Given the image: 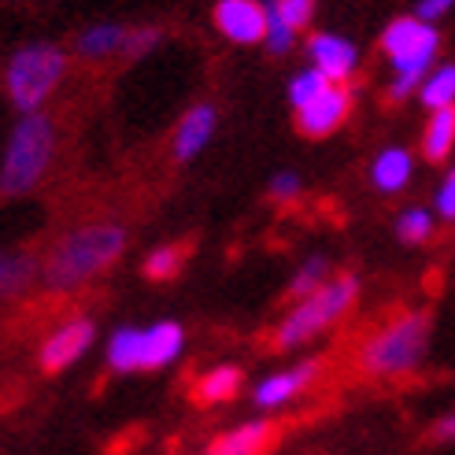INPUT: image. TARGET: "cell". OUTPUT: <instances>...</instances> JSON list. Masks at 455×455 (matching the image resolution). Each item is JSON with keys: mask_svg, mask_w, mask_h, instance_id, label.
I'll list each match as a JSON object with an SVG mask.
<instances>
[{"mask_svg": "<svg viewBox=\"0 0 455 455\" xmlns=\"http://www.w3.org/2000/svg\"><path fill=\"white\" fill-rule=\"evenodd\" d=\"M215 126H219V111H215V104H193L186 116L178 119V126H174L171 156L178 159V164H193V159L212 145Z\"/></svg>", "mask_w": 455, "mask_h": 455, "instance_id": "13", "label": "cell"}, {"mask_svg": "<svg viewBox=\"0 0 455 455\" xmlns=\"http://www.w3.org/2000/svg\"><path fill=\"white\" fill-rule=\"evenodd\" d=\"M186 352V330L174 318H156L148 326H116L104 345V359L116 374L164 371Z\"/></svg>", "mask_w": 455, "mask_h": 455, "instance_id": "5", "label": "cell"}, {"mask_svg": "<svg viewBox=\"0 0 455 455\" xmlns=\"http://www.w3.org/2000/svg\"><path fill=\"white\" fill-rule=\"evenodd\" d=\"M278 441V426L270 419H248L212 437L208 455H267Z\"/></svg>", "mask_w": 455, "mask_h": 455, "instance_id": "14", "label": "cell"}, {"mask_svg": "<svg viewBox=\"0 0 455 455\" xmlns=\"http://www.w3.org/2000/svg\"><path fill=\"white\" fill-rule=\"evenodd\" d=\"M326 85H330V78L323 71H315V67H304V71H297V75L289 78V104H292V111H300L304 104H311Z\"/></svg>", "mask_w": 455, "mask_h": 455, "instance_id": "24", "label": "cell"}, {"mask_svg": "<svg viewBox=\"0 0 455 455\" xmlns=\"http://www.w3.org/2000/svg\"><path fill=\"white\" fill-rule=\"evenodd\" d=\"M97 340V323L85 315H71L63 318L60 326H52L49 333H44L41 348H37V367L44 374H63L71 371L75 363H82V355L93 348Z\"/></svg>", "mask_w": 455, "mask_h": 455, "instance_id": "8", "label": "cell"}, {"mask_svg": "<svg viewBox=\"0 0 455 455\" xmlns=\"http://www.w3.org/2000/svg\"><path fill=\"white\" fill-rule=\"evenodd\" d=\"M437 222H441V219L434 215V208H422V204H411V208H403V212L396 215L393 234H396V241H400V244H407V248H422V244L434 241Z\"/></svg>", "mask_w": 455, "mask_h": 455, "instance_id": "20", "label": "cell"}, {"mask_svg": "<svg viewBox=\"0 0 455 455\" xmlns=\"http://www.w3.org/2000/svg\"><path fill=\"white\" fill-rule=\"evenodd\" d=\"M215 27L234 44H263L267 41V4H259V0H219Z\"/></svg>", "mask_w": 455, "mask_h": 455, "instance_id": "11", "label": "cell"}, {"mask_svg": "<svg viewBox=\"0 0 455 455\" xmlns=\"http://www.w3.org/2000/svg\"><path fill=\"white\" fill-rule=\"evenodd\" d=\"M34 282H41V263L34 256H27V252L0 248V300L22 297Z\"/></svg>", "mask_w": 455, "mask_h": 455, "instance_id": "17", "label": "cell"}, {"mask_svg": "<svg viewBox=\"0 0 455 455\" xmlns=\"http://www.w3.org/2000/svg\"><path fill=\"white\" fill-rule=\"evenodd\" d=\"M244 389V371L237 363H219V367L204 371L193 381V403L200 407H219V403H230L237 400V393Z\"/></svg>", "mask_w": 455, "mask_h": 455, "instance_id": "16", "label": "cell"}, {"mask_svg": "<svg viewBox=\"0 0 455 455\" xmlns=\"http://www.w3.org/2000/svg\"><path fill=\"white\" fill-rule=\"evenodd\" d=\"M348 116H352V89L330 82L311 104L297 111V130L304 138H330V133H337L348 123Z\"/></svg>", "mask_w": 455, "mask_h": 455, "instance_id": "10", "label": "cell"}, {"mask_svg": "<svg viewBox=\"0 0 455 455\" xmlns=\"http://www.w3.org/2000/svg\"><path fill=\"white\" fill-rule=\"evenodd\" d=\"M181 263H186V248L181 244H156L141 259V275L148 282H171V278H178Z\"/></svg>", "mask_w": 455, "mask_h": 455, "instance_id": "23", "label": "cell"}, {"mask_svg": "<svg viewBox=\"0 0 455 455\" xmlns=\"http://www.w3.org/2000/svg\"><path fill=\"white\" fill-rule=\"evenodd\" d=\"M156 44V34L152 30H130V49H126V56H141L145 49H152Z\"/></svg>", "mask_w": 455, "mask_h": 455, "instance_id": "30", "label": "cell"}, {"mask_svg": "<svg viewBox=\"0 0 455 455\" xmlns=\"http://www.w3.org/2000/svg\"><path fill=\"white\" fill-rule=\"evenodd\" d=\"M429 441H437V444H455V407H451V411H444L434 426H429Z\"/></svg>", "mask_w": 455, "mask_h": 455, "instance_id": "29", "label": "cell"}, {"mask_svg": "<svg viewBox=\"0 0 455 455\" xmlns=\"http://www.w3.org/2000/svg\"><path fill=\"white\" fill-rule=\"evenodd\" d=\"M75 49L85 60H108V56L130 49V30L119 27V22H97V27H89V30L78 34Z\"/></svg>", "mask_w": 455, "mask_h": 455, "instance_id": "19", "label": "cell"}, {"mask_svg": "<svg viewBox=\"0 0 455 455\" xmlns=\"http://www.w3.org/2000/svg\"><path fill=\"white\" fill-rule=\"evenodd\" d=\"M315 4L318 0H267V8L275 12L289 30H304V27H311V19H315Z\"/></svg>", "mask_w": 455, "mask_h": 455, "instance_id": "25", "label": "cell"}, {"mask_svg": "<svg viewBox=\"0 0 455 455\" xmlns=\"http://www.w3.org/2000/svg\"><path fill=\"white\" fill-rule=\"evenodd\" d=\"M307 60L315 71H323L330 82H340V85H348L352 75L359 71V49L340 34H311Z\"/></svg>", "mask_w": 455, "mask_h": 455, "instance_id": "12", "label": "cell"}, {"mask_svg": "<svg viewBox=\"0 0 455 455\" xmlns=\"http://www.w3.org/2000/svg\"><path fill=\"white\" fill-rule=\"evenodd\" d=\"M434 345V315L426 307H403L378 323L355 348V371L371 381H396L419 374Z\"/></svg>", "mask_w": 455, "mask_h": 455, "instance_id": "2", "label": "cell"}, {"mask_svg": "<svg viewBox=\"0 0 455 455\" xmlns=\"http://www.w3.org/2000/svg\"><path fill=\"white\" fill-rule=\"evenodd\" d=\"M63 75H67L63 49H56L49 41L22 44L4 67V93L22 116H30V111H41V104L56 93Z\"/></svg>", "mask_w": 455, "mask_h": 455, "instance_id": "7", "label": "cell"}, {"mask_svg": "<svg viewBox=\"0 0 455 455\" xmlns=\"http://www.w3.org/2000/svg\"><path fill=\"white\" fill-rule=\"evenodd\" d=\"M359 292H363V282L348 275V270H340L323 289H315L311 297L289 304V311L278 318L275 333H270V345L278 352H297L311 345V340L330 333L337 323H345L352 307L359 304Z\"/></svg>", "mask_w": 455, "mask_h": 455, "instance_id": "3", "label": "cell"}, {"mask_svg": "<svg viewBox=\"0 0 455 455\" xmlns=\"http://www.w3.org/2000/svg\"><path fill=\"white\" fill-rule=\"evenodd\" d=\"M419 148H422V159H429V164H444L455 152V108L429 111Z\"/></svg>", "mask_w": 455, "mask_h": 455, "instance_id": "18", "label": "cell"}, {"mask_svg": "<svg viewBox=\"0 0 455 455\" xmlns=\"http://www.w3.org/2000/svg\"><path fill=\"white\" fill-rule=\"evenodd\" d=\"M333 278V263L326 256H307L289 278V300H304L315 289H323Z\"/></svg>", "mask_w": 455, "mask_h": 455, "instance_id": "22", "label": "cell"}, {"mask_svg": "<svg viewBox=\"0 0 455 455\" xmlns=\"http://www.w3.org/2000/svg\"><path fill=\"white\" fill-rule=\"evenodd\" d=\"M56 156V126L44 111H30L22 116L4 145V164H0V193L22 196L41 186V178L49 174Z\"/></svg>", "mask_w": 455, "mask_h": 455, "instance_id": "6", "label": "cell"}, {"mask_svg": "<svg viewBox=\"0 0 455 455\" xmlns=\"http://www.w3.org/2000/svg\"><path fill=\"white\" fill-rule=\"evenodd\" d=\"M411 178H415V156H411V148L389 145V148H381L371 159V186L378 193H385V196L403 193L407 186H411Z\"/></svg>", "mask_w": 455, "mask_h": 455, "instance_id": "15", "label": "cell"}, {"mask_svg": "<svg viewBox=\"0 0 455 455\" xmlns=\"http://www.w3.org/2000/svg\"><path fill=\"white\" fill-rule=\"evenodd\" d=\"M419 100L426 111H441V108H455V63H437L434 71L426 75Z\"/></svg>", "mask_w": 455, "mask_h": 455, "instance_id": "21", "label": "cell"}, {"mask_svg": "<svg viewBox=\"0 0 455 455\" xmlns=\"http://www.w3.org/2000/svg\"><path fill=\"white\" fill-rule=\"evenodd\" d=\"M381 52L393 67L389 97L393 100L419 97L426 75L437 67L441 34L434 22H422L419 15H400L381 30Z\"/></svg>", "mask_w": 455, "mask_h": 455, "instance_id": "4", "label": "cell"}, {"mask_svg": "<svg viewBox=\"0 0 455 455\" xmlns=\"http://www.w3.org/2000/svg\"><path fill=\"white\" fill-rule=\"evenodd\" d=\"M323 378V363L318 359H300L292 367L270 371L267 378H259L252 385V403L259 411H282V407L297 403L307 389H315V381Z\"/></svg>", "mask_w": 455, "mask_h": 455, "instance_id": "9", "label": "cell"}, {"mask_svg": "<svg viewBox=\"0 0 455 455\" xmlns=\"http://www.w3.org/2000/svg\"><path fill=\"white\" fill-rule=\"evenodd\" d=\"M300 193H304V178L297 171H278V174H270V181H267V196L278 200V204L300 200Z\"/></svg>", "mask_w": 455, "mask_h": 455, "instance_id": "26", "label": "cell"}, {"mask_svg": "<svg viewBox=\"0 0 455 455\" xmlns=\"http://www.w3.org/2000/svg\"><path fill=\"white\" fill-rule=\"evenodd\" d=\"M451 8H455V0H419V4H415V15H419L422 22H434V27H437V22H441Z\"/></svg>", "mask_w": 455, "mask_h": 455, "instance_id": "28", "label": "cell"}, {"mask_svg": "<svg viewBox=\"0 0 455 455\" xmlns=\"http://www.w3.org/2000/svg\"><path fill=\"white\" fill-rule=\"evenodd\" d=\"M429 208H434V215H437L441 222H455V167H448L444 178L437 181Z\"/></svg>", "mask_w": 455, "mask_h": 455, "instance_id": "27", "label": "cell"}, {"mask_svg": "<svg viewBox=\"0 0 455 455\" xmlns=\"http://www.w3.org/2000/svg\"><path fill=\"white\" fill-rule=\"evenodd\" d=\"M126 244L130 234L123 222H82L75 230H67L41 259V285L49 292H78L100 275H108L123 259Z\"/></svg>", "mask_w": 455, "mask_h": 455, "instance_id": "1", "label": "cell"}]
</instances>
